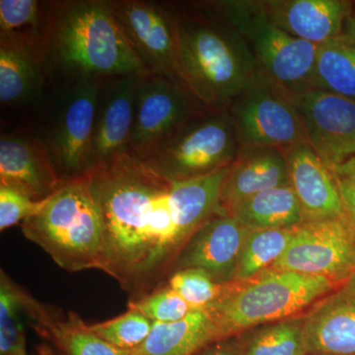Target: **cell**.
<instances>
[{
	"instance_id": "1",
	"label": "cell",
	"mask_w": 355,
	"mask_h": 355,
	"mask_svg": "<svg viewBox=\"0 0 355 355\" xmlns=\"http://www.w3.org/2000/svg\"><path fill=\"white\" fill-rule=\"evenodd\" d=\"M87 178L104 224L100 270L132 299L158 288L186 244L172 181L128 154L95 168Z\"/></svg>"
},
{
	"instance_id": "2",
	"label": "cell",
	"mask_w": 355,
	"mask_h": 355,
	"mask_svg": "<svg viewBox=\"0 0 355 355\" xmlns=\"http://www.w3.org/2000/svg\"><path fill=\"white\" fill-rule=\"evenodd\" d=\"M38 53L46 74L67 84L147 72L106 0L50 2Z\"/></svg>"
},
{
	"instance_id": "3",
	"label": "cell",
	"mask_w": 355,
	"mask_h": 355,
	"mask_svg": "<svg viewBox=\"0 0 355 355\" xmlns=\"http://www.w3.org/2000/svg\"><path fill=\"white\" fill-rule=\"evenodd\" d=\"M175 14L180 83L205 108H227L260 73L249 46L233 26L202 4Z\"/></svg>"
},
{
	"instance_id": "4",
	"label": "cell",
	"mask_w": 355,
	"mask_h": 355,
	"mask_svg": "<svg viewBox=\"0 0 355 355\" xmlns=\"http://www.w3.org/2000/svg\"><path fill=\"white\" fill-rule=\"evenodd\" d=\"M21 230L65 270H100L104 224L87 176L64 182Z\"/></svg>"
},
{
	"instance_id": "5",
	"label": "cell",
	"mask_w": 355,
	"mask_h": 355,
	"mask_svg": "<svg viewBox=\"0 0 355 355\" xmlns=\"http://www.w3.org/2000/svg\"><path fill=\"white\" fill-rule=\"evenodd\" d=\"M243 286H226L205 307L221 340L263 324L289 319L335 289L324 277L293 272H266Z\"/></svg>"
},
{
	"instance_id": "6",
	"label": "cell",
	"mask_w": 355,
	"mask_h": 355,
	"mask_svg": "<svg viewBox=\"0 0 355 355\" xmlns=\"http://www.w3.org/2000/svg\"><path fill=\"white\" fill-rule=\"evenodd\" d=\"M202 6L241 34L261 74L286 95L313 89L319 46L295 38L266 17L259 1H209Z\"/></svg>"
},
{
	"instance_id": "7",
	"label": "cell",
	"mask_w": 355,
	"mask_h": 355,
	"mask_svg": "<svg viewBox=\"0 0 355 355\" xmlns=\"http://www.w3.org/2000/svg\"><path fill=\"white\" fill-rule=\"evenodd\" d=\"M241 150L227 109L207 108L139 160L159 176L180 182L232 165Z\"/></svg>"
},
{
	"instance_id": "8",
	"label": "cell",
	"mask_w": 355,
	"mask_h": 355,
	"mask_svg": "<svg viewBox=\"0 0 355 355\" xmlns=\"http://www.w3.org/2000/svg\"><path fill=\"white\" fill-rule=\"evenodd\" d=\"M266 272H293L347 282L355 272V223L347 216L298 225L284 254Z\"/></svg>"
},
{
	"instance_id": "9",
	"label": "cell",
	"mask_w": 355,
	"mask_h": 355,
	"mask_svg": "<svg viewBox=\"0 0 355 355\" xmlns=\"http://www.w3.org/2000/svg\"><path fill=\"white\" fill-rule=\"evenodd\" d=\"M226 109L242 148L286 149L308 142L302 121L293 105L261 72Z\"/></svg>"
},
{
	"instance_id": "10",
	"label": "cell",
	"mask_w": 355,
	"mask_h": 355,
	"mask_svg": "<svg viewBox=\"0 0 355 355\" xmlns=\"http://www.w3.org/2000/svg\"><path fill=\"white\" fill-rule=\"evenodd\" d=\"M102 80L83 79L62 91L46 139L51 161L64 182L87 176L96 101Z\"/></svg>"
},
{
	"instance_id": "11",
	"label": "cell",
	"mask_w": 355,
	"mask_h": 355,
	"mask_svg": "<svg viewBox=\"0 0 355 355\" xmlns=\"http://www.w3.org/2000/svg\"><path fill=\"white\" fill-rule=\"evenodd\" d=\"M205 109L182 84L149 72L140 74L128 155L144 158Z\"/></svg>"
},
{
	"instance_id": "12",
	"label": "cell",
	"mask_w": 355,
	"mask_h": 355,
	"mask_svg": "<svg viewBox=\"0 0 355 355\" xmlns=\"http://www.w3.org/2000/svg\"><path fill=\"white\" fill-rule=\"evenodd\" d=\"M111 4L116 22L146 71L180 83L175 10L141 0Z\"/></svg>"
},
{
	"instance_id": "13",
	"label": "cell",
	"mask_w": 355,
	"mask_h": 355,
	"mask_svg": "<svg viewBox=\"0 0 355 355\" xmlns=\"http://www.w3.org/2000/svg\"><path fill=\"white\" fill-rule=\"evenodd\" d=\"M304 127L308 144L331 170L355 157V100L327 91L286 95Z\"/></svg>"
},
{
	"instance_id": "14",
	"label": "cell",
	"mask_w": 355,
	"mask_h": 355,
	"mask_svg": "<svg viewBox=\"0 0 355 355\" xmlns=\"http://www.w3.org/2000/svg\"><path fill=\"white\" fill-rule=\"evenodd\" d=\"M140 74L112 77L100 84L91 144L90 172L128 154Z\"/></svg>"
},
{
	"instance_id": "15",
	"label": "cell",
	"mask_w": 355,
	"mask_h": 355,
	"mask_svg": "<svg viewBox=\"0 0 355 355\" xmlns=\"http://www.w3.org/2000/svg\"><path fill=\"white\" fill-rule=\"evenodd\" d=\"M249 229L228 212L219 210L203 223L182 248L176 270L200 268L217 284L236 280L238 261Z\"/></svg>"
},
{
	"instance_id": "16",
	"label": "cell",
	"mask_w": 355,
	"mask_h": 355,
	"mask_svg": "<svg viewBox=\"0 0 355 355\" xmlns=\"http://www.w3.org/2000/svg\"><path fill=\"white\" fill-rule=\"evenodd\" d=\"M64 182L42 139L25 135H2L0 139V186L35 200L50 198Z\"/></svg>"
},
{
	"instance_id": "17",
	"label": "cell",
	"mask_w": 355,
	"mask_h": 355,
	"mask_svg": "<svg viewBox=\"0 0 355 355\" xmlns=\"http://www.w3.org/2000/svg\"><path fill=\"white\" fill-rule=\"evenodd\" d=\"M291 186L295 191L305 221L345 214L335 172L308 142L284 149Z\"/></svg>"
},
{
	"instance_id": "18",
	"label": "cell",
	"mask_w": 355,
	"mask_h": 355,
	"mask_svg": "<svg viewBox=\"0 0 355 355\" xmlns=\"http://www.w3.org/2000/svg\"><path fill=\"white\" fill-rule=\"evenodd\" d=\"M259 4L280 29L318 46L343 34L352 7L343 0H270Z\"/></svg>"
},
{
	"instance_id": "19",
	"label": "cell",
	"mask_w": 355,
	"mask_h": 355,
	"mask_svg": "<svg viewBox=\"0 0 355 355\" xmlns=\"http://www.w3.org/2000/svg\"><path fill=\"white\" fill-rule=\"evenodd\" d=\"M291 184L284 149L246 147L231 166L220 196V209L230 210L261 191Z\"/></svg>"
},
{
	"instance_id": "20",
	"label": "cell",
	"mask_w": 355,
	"mask_h": 355,
	"mask_svg": "<svg viewBox=\"0 0 355 355\" xmlns=\"http://www.w3.org/2000/svg\"><path fill=\"white\" fill-rule=\"evenodd\" d=\"M26 313L35 331L51 342L60 355H132L130 350L118 349L93 334L76 313L58 317L29 293Z\"/></svg>"
},
{
	"instance_id": "21",
	"label": "cell",
	"mask_w": 355,
	"mask_h": 355,
	"mask_svg": "<svg viewBox=\"0 0 355 355\" xmlns=\"http://www.w3.org/2000/svg\"><path fill=\"white\" fill-rule=\"evenodd\" d=\"M308 354L355 355V296L342 291L304 318Z\"/></svg>"
},
{
	"instance_id": "22",
	"label": "cell",
	"mask_w": 355,
	"mask_h": 355,
	"mask_svg": "<svg viewBox=\"0 0 355 355\" xmlns=\"http://www.w3.org/2000/svg\"><path fill=\"white\" fill-rule=\"evenodd\" d=\"M46 74L38 53L30 44L0 37V101L30 104L43 95Z\"/></svg>"
},
{
	"instance_id": "23",
	"label": "cell",
	"mask_w": 355,
	"mask_h": 355,
	"mask_svg": "<svg viewBox=\"0 0 355 355\" xmlns=\"http://www.w3.org/2000/svg\"><path fill=\"white\" fill-rule=\"evenodd\" d=\"M219 340L214 320L205 308H200L180 321L154 323L146 342L132 355H195Z\"/></svg>"
},
{
	"instance_id": "24",
	"label": "cell",
	"mask_w": 355,
	"mask_h": 355,
	"mask_svg": "<svg viewBox=\"0 0 355 355\" xmlns=\"http://www.w3.org/2000/svg\"><path fill=\"white\" fill-rule=\"evenodd\" d=\"M231 166L187 181H172L173 200L186 242L220 210L222 188Z\"/></svg>"
},
{
	"instance_id": "25",
	"label": "cell",
	"mask_w": 355,
	"mask_h": 355,
	"mask_svg": "<svg viewBox=\"0 0 355 355\" xmlns=\"http://www.w3.org/2000/svg\"><path fill=\"white\" fill-rule=\"evenodd\" d=\"M229 214L249 230L293 228L305 221L300 202L291 184L248 198Z\"/></svg>"
},
{
	"instance_id": "26",
	"label": "cell",
	"mask_w": 355,
	"mask_h": 355,
	"mask_svg": "<svg viewBox=\"0 0 355 355\" xmlns=\"http://www.w3.org/2000/svg\"><path fill=\"white\" fill-rule=\"evenodd\" d=\"M313 89L355 100V41L343 33L317 51Z\"/></svg>"
},
{
	"instance_id": "27",
	"label": "cell",
	"mask_w": 355,
	"mask_h": 355,
	"mask_svg": "<svg viewBox=\"0 0 355 355\" xmlns=\"http://www.w3.org/2000/svg\"><path fill=\"white\" fill-rule=\"evenodd\" d=\"M240 355H306L304 318L275 322L238 338Z\"/></svg>"
},
{
	"instance_id": "28",
	"label": "cell",
	"mask_w": 355,
	"mask_h": 355,
	"mask_svg": "<svg viewBox=\"0 0 355 355\" xmlns=\"http://www.w3.org/2000/svg\"><path fill=\"white\" fill-rule=\"evenodd\" d=\"M296 227L249 230L238 261L236 280L253 279L268 270L286 251Z\"/></svg>"
},
{
	"instance_id": "29",
	"label": "cell",
	"mask_w": 355,
	"mask_h": 355,
	"mask_svg": "<svg viewBox=\"0 0 355 355\" xmlns=\"http://www.w3.org/2000/svg\"><path fill=\"white\" fill-rule=\"evenodd\" d=\"M28 292L0 273V355H29L23 317Z\"/></svg>"
},
{
	"instance_id": "30",
	"label": "cell",
	"mask_w": 355,
	"mask_h": 355,
	"mask_svg": "<svg viewBox=\"0 0 355 355\" xmlns=\"http://www.w3.org/2000/svg\"><path fill=\"white\" fill-rule=\"evenodd\" d=\"M46 7L36 0H1L0 37L30 44L38 53Z\"/></svg>"
},
{
	"instance_id": "31",
	"label": "cell",
	"mask_w": 355,
	"mask_h": 355,
	"mask_svg": "<svg viewBox=\"0 0 355 355\" xmlns=\"http://www.w3.org/2000/svg\"><path fill=\"white\" fill-rule=\"evenodd\" d=\"M153 324L139 311L128 309L125 314L114 319L88 324V329L110 345L133 352L146 342Z\"/></svg>"
},
{
	"instance_id": "32",
	"label": "cell",
	"mask_w": 355,
	"mask_h": 355,
	"mask_svg": "<svg viewBox=\"0 0 355 355\" xmlns=\"http://www.w3.org/2000/svg\"><path fill=\"white\" fill-rule=\"evenodd\" d=\"M227 284H217L209 272L200 268L175 270L168 280V287L193 309L211 304L223 293Z\"/></svg>"
},
{
	"instance_id": "33",
	"label": "cell",
	"mask_w": 355,
	"mask_h": 355,
	"mask_svg": "<svg viewBox=\"0 0 355 355\" xmlns=\"http://www.w3.org/2000/svg\"><path fill=\"white\" fill-rule=\"evenodd\" d=\"M128 309H135L154 323H173L188 316L193 310L177 292L160 286L146 295L132 299Z\"/></svg>"
},
{
	"instance_id": "34",
	"label": "cell",
	"mask_w": 355,
	"mask_h": 355,
	"mask_svg": "<svg viewBox=\"0 0 355 355\" xmlns=\"http://www.w3.org/2000/svg\"><path fill=\"white\" fill-rule=\"evenodd\" d=\"M48 198L32 200L13 189L0 186V230H6L19 222L22 223L26 219L37 216L44 209Z\"/></svg>"
},
{
	"instance_id": "35",
	"label": "cell",
	"mask_w": 355,
	"mask_h": 355,
	"mask_svg": "<svg viewBox=\"0 0 355 355\" xmlns=\"http://www.w3.org/2000/svg\"><path fill=\"white\" fill-rule=\"evenodd\" d=\"M334 172L338 180L343 207L355 223V171L345 165H340Z\"/></svg>"
},
{
	"instance_id": "36",
	"label": "cell",
	"mask_w": 355,
	"mask_h": 355,
	"mask_svg": "<svg viewBox=\"0 0 355 355\" xmlns=\"http://www.w3.org/2000/svg\"><path fill=\"white\" fill-rule=\"evenodd\" d=\"M195 355H240L239 340L235 336L216 340Z\"/></svg>"
},
{
	"instance_id": "37",
	"label": "cell",
	"mask_w": 355,
	"mask_h": 355,
	"mask_svg": "<svg viewBox=\"0 0 355 355\" xmlns=\"http://www.w3.org/2000/svg\"><path fill=\"white\" fill-rule=\"evenodd\" d=\"M345 30L343 33L355 41V9H352V7L345 21Z\"/></svg>"
},
{
	"instance_id": "38",
	"label": "cell",
	"mask_w": 355,
	"mask_h": 355,
	"mask_svg": "<svg viewBox=\"0 0 355 355\" xmlns=\"http://www.w3.org/2000/svg\"><path fill=\"white\" fill-rule=\"evenodd\" d=\"M343 291L355 296V272L350 277V279L347 280L345 288H343Z\"/></svg>"
},
{
	"instance_id": "39",
	"label": "cell",
	"mask_w": 355,
	"mask_h": 355,
	"mask_svg": "<svg viewBox=\"0 0 355 355\" xmlns=\"http://www.w3.org/2000/svg\"><path fill=\"white\" fill-rule=\"evenodd\" d=\"M37 355H55V354L48 347H42L41 349L38 350V354Z\"/></svg>"
},
{
	"instance_id": "40",
	"label": "cell",
	"mask_w": 355,
	"mask_h": 355,
	"mask_svg": "<svg viewBox=\"0 0 355 355\" xmlns=\"http://www.w3.org/2000/svg\"><path fill=\"white\" fill-rule=\"evenodd\" d=\"M343 165H345L347 167H349L350 169L354 170L355 171V157L350 159V160L347 161L345 163H343Z\"/></svg>"
},
{
	"instance_id": "41",
	"label": "cell",
	"mask_w": 355,
	"mask_h": 355,
	"mask_svg": "<svg viewBox=\"0 0 355 355\" xmlns=\"http://www.w3.org/2000/svg\"><path fill=\"white\" fill-rule=\"evenodd\" d=\"M306 355H334V354H306Z\"/></svg>"
}]
</instances>
